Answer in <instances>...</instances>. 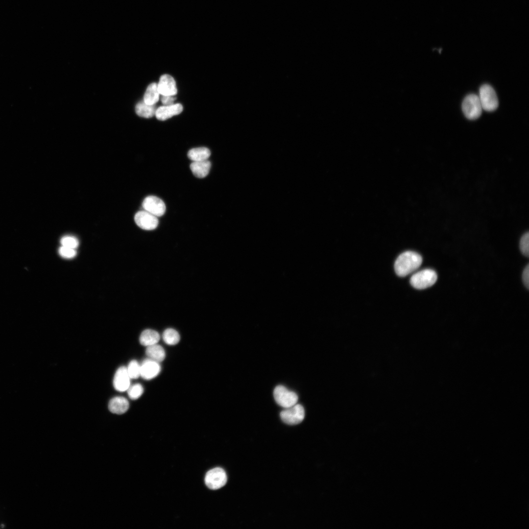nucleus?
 <instances>
[{"label":"nucleus","instance_id":"f257e3e1","mask_svg":"<svg viewBox=\"0 0 529 529\" xmlns=\"http://www.w3.org/2000/svg\"><path fill=\"white\" fill-rule=\"evenodd\" d=\"M422 263V258L418 253L408 251L400 254L394 264L397 275L405 277L418 269Z\"/></svg>","mask_w":529,"mask_h":529},{"label":"nucleus","instance_id":"f03ea898","mask_svg":"<svg viewBox=\"0 0 529 529\" xmlns=\"http://www.w3.org/2000/svg\"><path fill=\"white\" fill-rule=\"evenodd\" d=\"M437 279V274L433 270L425 269L414 274L410 278V283L413 288L422 289L432 286Z\"/></svg>","mask_w":529,"mask_h":529},{"label":"nucleus","instance_id":"7ed1b4c3","mask_svg":"<svg viewBox=\"0 0 529 529\" xmlns=\"http://www.w3.org/2000/svg\"><path fill=\"white\" fill-rule=\"evenodd\" d=\"M478 96L483 110L491 112L498 108V98L495 90L490 85H482L480 88Z\"/></svg>","mask_w":529,"mask_h":529},{"label":"nucleus","instance_id":"20e7f679","mask_svg":"<svg viewBox=\"0 0 529 529\" xmlns=\"http://www.w3.org/2000/svg\"><path fill=\"white\" fill-rule=\"evenodd\" d=\"M462 109L467 119L474 120L479 118L482 108L478 96L473 94L467 95L463 100Z\"/></svg>","mask_w":529,"mask_h":529},{"label":"nucleus","instance_id":"39448f33","mask_svg":"<svg viewBox=\"0 0 529 529\" xmlns=\"http://www.w3.org/2000/svg\"><path fill=\"white\" fill-rule=\"evenodd\" d=\"M276 402L280 406L287 408L296 404L298 396L294 392L288 390L283 385L277 386L273 392Z\"/></svg>","mask_w":529,"mask_h":529},{"label":"nucleus","instance_id":"423d86ee","mask_svg":"<svg viewBox=\"0 0 529 529\" xmlns=\"http://www.w3.org/2000/svg\"><path fill=\"white\" fill-rule=\"evenodd\" d=\"M280 417L285 423L293 425L299 424L305 417V410L300 404L285 408L280 413Z\"/></svg>","mask_w":529,"mask_h":529},{"label":"nucleus","instance_id":"0eeeda50","mask_svg":"<svg viewBox=\"0 0 529 529\" xmlns=\"http://www.w3.org/2000/svg\"><path fill=\"white\" fill-rule=\"evenodd\" d=\"M227 477L225 471L216 467L209 470L206 474L205 482L207 486L213 490L223 487L227 482Z\"/></svg>","mask_w":529,"mask_h":529},{"label":"nucleus","instance_id":"6e6552de","mask_svg":"<svg viewBox=\"0 0 529 529\" xmlns=\"http://www.w3.org/2000/svg\"><path fill=\"white\" fill-rule=\"evenodd\" d=\"M142 206L148 213L156 216H163L166 211L165 203L160 198L155 196H148L144 198Z\"/></svg>","mask_w":529,"mask_h":529},{"label":"nucleus","instance_id":"1a4fd4ad","mask_svg":"<svg viewBox=\"0 0 529 529\" xmlns=\"http://www.w3.org/2000/svg\"><path fill=\"white\" fill-rule=\"evenodd\" d=\"M134 220L139 227L145 230L155 229L159 223L157 216L146 211L137 212L135 215Z\"/></svg>","mask_w":529,"mask_h":529},{"label":"nucleus","instance_id":"9d476101","mask_svg":"<svg viewBox=\"0 0 529 529\" xmlns=\"http://www.w3.org/2000/svg\"><path fill=\"white\" fill-rule=\"evenodd\" d=\"M161 371L159 362L149 358L141 364V376L145 380H151L158 375Z\"/></svg>","mask_w":529,"mask_h":529},{"label":"nucleus","instance_id":"9b49d317","mask_svg":"<svg viewBox=\"0 0 529 529\" xmlns=\"http://www.w3.org/2000/svg\"><path fill=\"white\" fill-rule=\"evenodd\" d=\"M130 384V378L128 374L127 368L121 366L116 371L113 380L114 388L119 391L123 392L127 390Z\"/></svg>","mask_w":529,"mask_h":529},{"label":"nucleus","instance_id":"f8f14e48","mask_svg":"<svg viewBox=\"0 0 529 529\" xmlns=\"http://www.w3.org/2000/svg\"><path fill=\"white\" fill-rule=\"evenodd\" d=\"M157 87L161 95L174 96L177 92L175 81L174 78L168 74H164L160 77Z\"/></svg>","mask_w":529,"mask_h":529},{"label":"nucleus","instance_id":"ddd939ff","mask_svg":"<svg viewBox=\"0 0 529 529\" xmlns=\"http://www.w3.org/2000/svg\"><path fill=\"white\" fill-rule=\"evenodd\" d=\"M183 106L180 103L170 105L162 106L156 110L155 116L160 120H165L171 117L178 115L182 112Z\"/></svg>","mask_w":529,"mask_h":529},{"label":"nucleus","instance_id":"4468645a","mask_svg":"<svg viewBox=\"0 0 529 529\" xmlns=\"http://www.w3.org/2000/svg\"><path fill=\"white\" fill-rule=\"evenodd\" d=\"M129 406V402L125 398L117 396L111 399L109 403L108 408L111 412L121 414L128 410Z\"/></svg>","mask_w":529,"mask_h":529},{"label":"nucleus","instance_id":"2eb2a0df","mask_svg":"<svg viewBox=\"0 0 529 529\" xmlns=\"http://www.w3.org/2000/svg\"><path fill=\"white\" fill-rule=\"evenodd\" d=\"M211 167V162L208 160L192 162L190 168L193 175L198 178L206 177L209 173Z\"/></svg>","mask_w":529,"mask_h":529},{"label":"nucleus","instance_id":"dca6fc26","mask_svg":"<svg viewBox=\"0 0 529 529\" xmlns=\"http://www.w3.org/2000/svg\"><path fill=\"white\" fill-rule=\"evenodd\" d=\"M160 338V335L157 331L151 329H146L141 333L139 340L142 345L148 347L157 344Z\"/></svg>","mask_w":529,"mask_h":529},{"label":"nucleus","instance_id":"f3484780","mask_svg":"<svg viewBox=\"0 0 529 529\" xmlns=\"http://www.w3.org/2000/svg\"><path fill=\"white\" fill-rule=\"evenodd\" d=\"M145 353L148 358L158 362L163 361L166 357L164 349L157 344L146 347Z\"/></svg>","mask_w":529,"mask_h":529},{"label":"nucleus","instance_id":"a211bd4d","mask_svg":"<svg viewBox=\"0 0 529 529\" xmlns=\"http://www.w3.org/2000/svg\"><path fill=\"white\" fill-rule=\"evenodd\" d=\"M210 155V150L205 147L192 148L188 153V158L193 162L208 160Z\"/></svg>","mask_w":529,"mask_h":529},{"label":"nucleus","instance_id":"6ab92c4d","mask_svg":"<svg viewBox=\"0 0 529 529\" xmlns=\"http://www.w3.org/2000/svg\"><path fill=\"white\" fill-rule=\"evenodd\" d=\"M159 95L157 84L152 83L146 89L144 97V101L147 104L154 105L158 101Z\"/></svg>","mask_w":529,"mask_h":529},{"label":"nucleus","instance_id":"aec40b11","mask_svg":"<svg viewBox=\"0 0 529 529\" xmlns=\"http://www.w3.org/2000/svg\"><path fill=\"white\" fill-rule=\"evenodd\" d=\"M137 114L142 117L149 118L155 114L156 110L154 105H148L144 101L139 102L135 107Z\"/></svg>","mask_w":529,"mask_h":529},{"label":"nucleus","instance_id":"412c9836","mask_svg":"<svg viewBox=\"0 0 529 529\" xmlns=\"http://www.w3.org/2000/svg\"><path fill=\"white\" fill-rule=\"evenodd\" d=\"M164 341L168 345H173L177 344L180 340V335L178 332L172 328H168L164 331L163 334Z\"/></svg>","mask_w":529,"mask_h":529},{"label":"nucleus","instance_id":"4be33fe9","mask_svg":"<svg viewBox=\"0 0 529 529\" xmlns=\"http://www.w3.org/2000/svg\"><path fill=\"white\" fill-rule=\"evenodd\" d=\"M126 368L130 379H137L141 376V365L137 361H131Z\"/></svg>","mask_w":529,"mask_h":529},{"label":"nucleus","instance_id":"5701e85b","mask_svg":"<svg viewBox=\"0 0 529 529\" xmlns=\"http://www.w3.org/2000/svg\"><path fill=\"white\" fill-rule=\"evenodd\" d=\"M127 391L129 398L132 400H136L142 395L144 388L141 384H136L131 386L130 385Z\"/></svg>","mask_w":529,"mask_h":529},{"label":"nucleus","instance_id":"b1692460","mask_svg":"<svg viewBox=\"0 0 529 529\" xmlns=\"http://www.w3.org/2000/svg\"><path fill=\"white\" fill-rule=\"evenodd\" d=\"M529 234L527 232L521 237L520 240V249L522 254L528 257L529 256Z\"/></svg>","mask_w":529,"mask_h":529},{"label":"nucleus","instance_id":"393cba45","mask_svg":"<svg viewBox=\"0 0 529 529\" xmlns=\"http://www.w3.org/2000/svg\"><path fill=\"white\" fill-rule=\"evenodd\" d=\"M60 242L62 246L73 249H75L79 244L78 240L75 237L70 236H66L62 238Z\"/></svg>","mask_w":529,"mask_h":529},{"label":"nucleus","instance_id":"a878e982","mask_svg":"<svg viewBox=\"0 0 529 529\" xmlns=\"http://www.w3.org/2000/svg\"><path fill=\"white\" fill-rule=\"evenodd\" d=\"M59 254L64 258L71 259L75 256L76 251L75 249L62 246L59 249Z\"/></svg>","mask_w":529,"mask_h":529},{"label":"nucleus","instance_id":"bb28decb","mask_svg":"<svg viewBox=\"0 0 529 529\" xmlns=\"http://www.w3.org/2000/svg\"><path fill=\"white\" fill-rule=\"evenodd\" d=\"M522 279L523 283L525 286L529 289V264L526 266L523 270L522 274Z\"/></svg>","mask_w":529,"mask_h":529},{"label":"nucleus","instance_id":"cd10ccee","mask_svg":"<svg viewBox=\"0 0 529 529\" xmlns=\"http://www.w3.org/2000/svg\"><path fill=\"white\" fill-rule=\"evenodd\" d=\"M175 99L176 97L174 96L162 95L161 98L162 103L165 106L173 104Z\"/></svg>","mask_w":529,"mask_h":529}]
</instances>
